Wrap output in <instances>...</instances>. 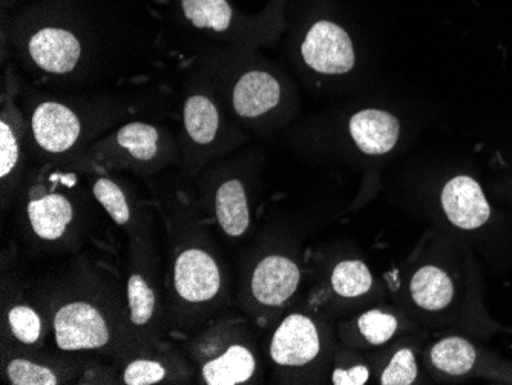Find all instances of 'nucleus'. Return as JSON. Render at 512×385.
I'll return each mask as SVG.
<instances>
[{
  "label": "nucleus",
  "instance_id": "nucleus-10",
  "mask_svg": "<svg viewBox=\"0 0 512 385\" xmlns=\"http://www.w3.org/2000/svg\"><path fill=\"white\" fill-rule=\"evenodd\" d=\"M350 135L359 149L368 155L390 152L399 140V120L381 109H364L350 120Z\"/></svg>",
  "mask_w": 512,
  "mask_h": 385
},
{
  "label": "nucleus",
  "instance_id": "nucleus-7",
  "mask_svg": "<svg viewBox=\"0 0 512 385\" xmlns=\"http://www.w3.org/2000/svg\"><path fill=\"white\" fill-rule=\"evenodd\" d=\"M301 280L295 261L270 255L258 263L252 275V295L263 306H283L293 297Z\"/></svg>",
  "mask_w": 512,
  "mask_h": 385
},
{
  "label": "nucleus",
  "instance_id": "nucleus-12",
  "mask_svg": "<svg viewBox=\"0 0 512 385\" xmlns=\"http://www.w3.org/2000/svg\"><path fill=\"white\" fill-rule=\"evenodd\" d=\"M27 217L37 238L57 241L68 232L74 221L73 203L66 195L48 192L28 203Z\"/></svg>",
  "mask_w": 512,
  "mask_h": 385
},
{
  "label": "nucleus",
  "instance_id": "nucleus-18",
  "mask_svg": "<svg viewBox=\"0 0 512 385\" xmlns=\"http://www.w3.org/2000/svg\"><path fill=\"white\" fill-rule=\"evenodd\" d=\"M115 140L138 162H152L160 151V131L149 123H128L117 132Z\"/></svg>",
  "mask_w": 512,
  "mask_h": 385
},
{
  "label": "nucleus",
  "instance_id": "nucleus-3",
  "mask_svg": "<svg viewBox=\"0 0 512 385\" xmlns=\"http://www.w3.org/2000/svg\"><path fill=\"white\" fill-rule=\"evenodd\" d=\"M27 53L42 73L68 76L79 68L85 51L82 39L71 28L48 24L30 34Z\"/></svg>",
  "mask_w": 512,
  "mask_h": 385
},
{
  "label": "nucleus",
  "instance_id": "nucleus-2",
  "mask_svg": "<svg viewBox=\"0 0 512 385\" xmlns=\"http://www.w3.org/2000/svg\"><path fill=\"white\" fill-rule=\"evenodd\" d=\"M301 54L309 68L325 76L347 74L356 62L352 39L344 28L330 20H318L310 27Z\"/></svg>",
  "mask_w": 512,
  "mask_h": 385
},
{
  "label": "nucleus",
  "instance_id": "nucleus-14",
  "mask_svg": "<svg viewBox=\"0 0 512 385\" xmlns=\"http://www.w3.org/2000/svg\"><path fill=\"white\" fill-rule=\"evenodd\" d=\"M183 122L186 134L195 145H211L220 129V111L211 97L192 94L184 103Z\"/></svg>",
  "mask_w": 512,
  "mask_h": 385
},
{
  "label": "nucleus",
  "instance_id": "nucleus-23",
  "mask_svg": "<svg viewBox=\"0 0 512 385\" xmlns=\"http://www.w3.org/2000/svg\"><path fill=\"white\" fill-rule=\"evenodd\" d=\"M92 192L115 223L125 226L131 221V208L126 195L111 178H97L96 183L92 185Z\"/></svg>",
  "mask_w": 512,
  "mask_h": 385
},
{
  "label": "nucleus",
  "instance_id": "nucleus-26",
  "mask_svg": "<svg viewBox=\"0 0 512 385\" xmlns=\"http://www.w3.org/2000/svg\"><path fill=\"white\" fill-rule=\"evenodd\" d=\"M417 364L410 349L399 350L382 373L381 384L410 385L416 381Z\"/></svg>",
  "mask_w": 512,
  "mask_h": 385
},
{
  "label": "nucleus",
  "instance_id": "nucleus-8",
  "mask_svg": "<svg viewBox=\"0 0 512 385\" xmlns=\"http://www.w3.org/2000/svg\"><path fill=\"white\" fill-rule=\"evenodd\" d=\"M442 206L448 220L460 229H477L490 218L491 209L474 178L459 175L442 191Z\"/></svg>",
  "mask_w": 512,
  "mask_h": 385
},
{
  "label": "nucleus",
  "instance_id": "nucleus-16",
  "mask_svg": "<svg viewBox=\"0 0 512 385\" xmlns=\"http://www.w3.org/2000/svg\"><path fill=\"white\" fill-rule=\"evenodd\" d=\"M181 14L200 31L226 33L232 27L234 11L227 0H180Z\"/></svg>",
  "mask_w": 512,
  "mask_h": 385
},
{
  "label": "nucleus",
  "instance_id": "nucleus-25",
  "mask_svg": "<svg viewBox=\"0 0 512 385\" xmlns=\"http://www.w3.org/2000/svg\"><path fill=\"white\" fill-rule=\"evenodd\" d=\"M22 148L17 132L14 131L11 122L4 116L0 123V175L2 180L7 181L8 177L14 175L20 165Z\"/></svg>",
  "mask_w": 512,
  "mask_h": 385
},
{
  "label": "nucleus",
  "instance_id": "nucleus-1",
  "mask_svg": "<svg viewBox=\"0 0 512 385\" xmlns=\"http://www.w3.org/2000/svg\"><path fill=\"white\" fill-rule=\"evenodd\" d=\"M54 341L65 352H82L105 347L111 330L99 307L86 301L65 304L54 315Z\"/></svg>",
  "mask_w": 512,
  "mask_h": 385
},
{
  "label": "nucleus",
  "instance_id": "nucleus-21",
  "mask_svg": "<svg viewBox=\"0 0 512 385\" xmlns=\"http://www.w3.org/2000/svg\"><path fill=\"white\" fill-rule=\"evenodd\" d=\"M128 306L129 318L135 327H146L154 320L157 295L143 275L129 277Z\"/></svg>",
  "mask_w": 512,
  "mask_h": 385
},
{
  "label": "nucleus",
  "instance_id": "nucleus-20",
  "mask_svg": "<svg viewBox=\"0 0 512 385\" xmlns=\"http://www.w3.org/2000/svg\"><path fill=\"white\" fill-rule=\"evenodd\" d=\"M8 329L17 343L37 346L43 338V321L39 313L25 303L13 304L5 313Z\"/></svg>",
  "mask_w": 512,
  "mask_h": 385
},
{
  "label": "nucleus",
  "instance_id": "nucleus-19",
  "mask_svg": "<svg viewBox=\"0 0 512 385\" xmlns=\"http://www.w3.org/2000/svg\"><path fill=\"white\" fill-rule=\"evenodd\" d=\"M373 278L365 263L358 260L341 261L333 269L332 287L339 297H361L371 289Z\"/></svg>",
  "mask_w": 512,
  "mask_h": 385
},
{
  "label": "nucleus",
  "instance_id": "nucleus-5",
  "mask_svg": "<svg viewBox=\"0 0 512 385\" xmlns=\"http://www.w3.org/2000/svg\"><path fill=\"white\" fill-rule=\"evenodd\" d=\"M31 131L40 149L48 154H63L79 142L82 122L69 106L46 100L31 114Z\"/></svg>",
  "mask_w": 512,
  "mask_h": 385
},
{
  "label": "nucleus",
  "instance_id": "nucleus-15",
  "mask_svg": "<svg viewBox=\"0 0 512 385\" xmlns=\"http://www.w3.org/2000/svg\"><path fill=\"white\" fill-rule=\"evenodd\" d=\"M410 287L414 303L422 309H445L453 301V281L439 267L425 266L417 270Z\"/></svg>",
  "mask_w": 512,
  "mask_h": 385
},
{
  "label": "nucleus",
  "instance_id": "nucleus-17",
  "mask_svg": "<svg viewBox=\"0 0 512 385\" xmlns=\"http://www.w3.org/2000/svg\"><path fill=\"white\" fill-rule=\"evenodd\" d=\"M431 361L436 369L448 375H465L473 369L476 362V350L467 339L445 338L431 350Z\"/></svg>",
  "mask_w": 512,
  "mask_h": 385
},
{
  "label": "nucleus",
  "instance_id": "nucleus-22",
  "mask_svg": "<svg viewBox=\"0 0 512 385\" xmlns=\"http://www.w3.org/2000/svg\"><path fill=\"white\" fill-rule=\"evenodd\" d=\"M5 376L13 385L60 384V376L53 367L27 358L10 359L5 366Z\"/></svg>",
  "mask_w": 512,
  "mask_h": 385
},
{
  "label": "nucleus",
  "instance_id": "nucleus-11",
  "mask_svg": "<svg viewBox=\"0 0 512 385\" xmlns=\"http://www.w3.org/2000/svg\"><path fill=\"white\" fill-rule=\"evenodd\" d=\"M281 85L266 71H249L235 83L232 103L238 116L256 119L278 106Z\"/></svg>",
  "mask_w": 512,
  "mask_h": 385
},
{
  "label": "nucleus",
  "instance_id": "nucleus-4",
  "mask_svg": "<svg viewBox=\"0 0 512 385\" xmlns=\"http://www.w3.org/2000/svg\"><path fill=\"white\" fill-rule=\"evenodd\" d=\"M172 284L183 303L206 304L220 293L221 270L211 254L191 247L178 254Z\"/></svg>",
  "mask_w": 512,
  "mask_h": 385
},
{
  "label": "nucleus",
  "instance_id": "nucleus-6",
  "mask_svg": "<svg viewBox=\"0 0 512 385\" xmlns=\"http://www.w3.org/2000/svg\"><path fill=\"white\" fill-rule=\"evenodd\" d=\"M321 350L316 324L309 316H287L273 333L270 356L278 366L302 367L312 362Z\"/></svg>",
  "mask_w": 512,
  "mask_h": 385
},
{
  "label": "nucleus",
  "instance_id": "nucleus-27",
  "mask_svg": "<svg viewBox=\"0 0 512 385\" xmlns=\"http://www.w3.org/2000/svg\"><path fill=\"white\" fill-rule=\"evenodd\" d=\"M168 376V370L155 359H135L129 362L123 373V382L128 385L160 384Z\"/></svg>",
  "mask_w": 512,
  "mask_h": 385
},
{
  "label": "nucleus",
  "instance_id": "nucleus-24",
  "mask_svg": "<svg viewBox=\"0 0 512 385\" xmlns=\"http://www.w3.org/2000/svg\"><path fill=\"white\" fill-rule=\"evenodd\" d=\"M358 326L368 343L379 346L390 341L398 329V321L393 315L382 313L381 310H370L359 318Z\"/></svg>",
  "mask_w": 512,
  "mask_h": 385
},
{
  "label": "nucleus",
  "instance_id": "nucleus-9",
  "mask_svg": "<svg viewBox=\"0 0 512 385\" xmlns=\"http://www.w3.org/2000/svg\"><path fill=\"white\" fill-rule=\"evenodd\" d=\"M201 379L207 385H237L252 379L256 370L255 355L243 344H230L215 352L200 347L198 352Z\"/></svg>",
  "mask_w": 512,
  "mask_h": 385
},
{
  "label": "nucleus",
  "instance_id": "nucleus-28",
  "mask_svg": "<svg viewBox=\"0 0 512 385\" xmlns=\"http://www.w3.org/2000/svg\"><path fill=\"white\" fill-rule=\"evenodd\" d=\"M332 381L336 385H364L368 381V369L365 366L336 369L333 372Z\"/></svg>",
  "mask_w": 512,
  "mask_h": 385
},
{
  "label": "nucleus",
  "instance_id": "nucleus-13",
  "mask_svg": "<svg viewBox=\"0 0 512 385\" xmlns=\"http://www.w3.org/2000/svg\"><path fill=\"white\" fill-rule=\"evenodd\" d=\"M215 211L221 229L229 237L246 234L250 224L249 203L240 180H229L218 188L215 195Z\"/></svg>",
  "mask_w": 512,
  "mask_h": 385
}]
</instances>
